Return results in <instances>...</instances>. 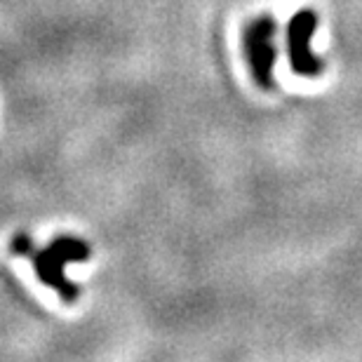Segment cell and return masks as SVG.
<instances>
[{
    "instance_id": "obj_1",
    "label": "cell",
    "mask_w": 362,
    "mask_h": 362,
    "mask_svg": "<svg viewBox=\"0 0 362 362\" xmlns=\"http://www.w3.org/2000/svg\"><path fill=\"white\" fill-rule=\"evenodd\" d=\"M10 250H12V255L31 259L38 280L45 282L47 287H52L66 303H74L78 296H81V287L66 280V275H64V266L69 262H88L92 255L90 245L81 240V238L62 235V238H57V240H52V245H49L47 250H35L31 238L24 233H17L12 238Z\"/></svg>"
},
{
    "instance_id": "obj_2",
    "label": "cell",
    "mask_w": 362,
    "mask_h": 362,
    "mask_svg": "<svg viewBox=\"0 0 362 362\" xmlns=\"http://www.w3.org/2000/svg\"><path fill=\"white\" fill-rule=\"evenodd\" d=\"M275 33H278V21L271 14H259L243 28V49L252 81L266 92L275 90V59H278Z\"/></svg>"
},
{
    "instance_id": "obj_3",
    "label": "cell",
    "mask_w": 362,
    "mask_h": 362,
    "mask_svg": "<svg viewBox=\"0 0 362 362\" xmlns=\"http://www.w3.org/2000/svg\"><path fill=\"white\" fill-rule=\"evenodd\" d=\"M317 31V14L313 10H299L292 19L287 21V59L289 69L296 76L303 78H317L325 71V62L310 49V40Z\"/></svg>"
}]
</instances>
